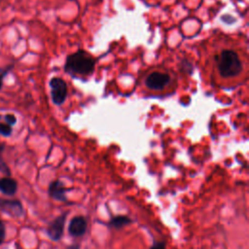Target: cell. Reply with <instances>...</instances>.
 I'll list each match as a JSON object with an SVG mask.
<instances>
[{"mask_svg":"<svg viewBox=\"0 0 249 249\" xmlns=\"http://www.w3.org/2000/svg\"><path fill=\"white\" fill-rule=\"evenodd\" d=\"M0 172L4 173L7 176H11V170H10L9 166L7 165V163L4 161L1 155H0Z\"/></svg>","mask_w":249,"mask_h":249,"instance_id":"cell-12","label":"cell"},{"mask_svg":"<svg viewBox=\"0 0 249 249\" xmlns=\"http://www.w3.org/2000/svg\"><path fill=\"white\" fill-rule=\"evenodd\" d=\"M68 212H64L57 216L55 219H53L47 227V234L48 236L53 240V241H58L64 231V226H65V221L67 217Z\"/></svg>","mask_w":249,"mask_h":249,"instance_id":"cell-4","label":"cell"},{"mask_svg":"<svg viewBox=\"0 0 249 249\" xmlns=\"http://www.w3.org/2000/svg\"><path fill=\"white\" fill-rule=\"evenodd\" d=\"M6 238V226L4 222L0 219V245L3 244Z\"/></svg>","mask_w":249,"mask_h":249,"instance_id":"cell-13","label":"cell"},{"mask_svg":"<svg viewBox=\"0 0 249 249\" xmlns=\"http://www.w3.org/2000/svg\"><path fill=\"white\" fill-rule=\"evenodd\" d=\"M65 249H80V245L79 244H72L67 246Z\"/></svg>","mask_w":249,"mask_h":249,"instance_id":"cell-17","label":"cell"},{"mask_svg":"<svg viewBox=\"0 0 249 249\" xmlns=\"http://www.w3.org/2000/svg\"><path fill=\"white\" fill-rule=\"evenodd\" d=\"M69 191L68 188L65 187V185L60 180H54L49 185L48 193L49 196L57 201L60 202H67L68 199L66 197V192Z\"/></svg>","mask_w":249,"mask_h":249,"instance_id":"cell-7","label":"cell"},{"mask_svg":"<svg viewBox=\"0 0 249 249\" xmlns=\"http://www.w3.org/2000/svg\"><path fill=\"white\" fill-rule=\"evenodd\" d=\"M132 221L130 218H128L125 215H117L113 217L110 222L108 223V226L110 228H115V229H122L124 226L130 224Z\"/></svg>","mask_w":249,"mask_h":249,"instance_id":"cell-10","label":"cell"},{"mask_svg":"<svg viewBox=\"0 0 249 249\" xmlns=\"http://www.w3.org/2000/svg\"><path fill=\"white\" fill-rule=\"evenodd\" d=\"M219 74L224 78L237 76L242 71V62L238 54L232 50H224L216 57Z\"/></svg>","mask_w":249,"mask_h":249,"instance_id":"cell-2","label":"cell"},{"mask_svg":"<svg viewBox=\"0 0 249 249\" xmlns=\"http://www.w3.org/2000/svg\"><path fill=\"white\" fill-rule=\"evenodd\" d=\"M88 229L87 219L84 216H75L71 219L68 226V232L74 237L82 236L86 233Z\"/></svg>","mask_w":249,"mask_h":249,"instance_id":"cell-8","label":"cell"},{"mask_svg":"<svg viewBox=\"0 0 249 249\" xmlns=\"http://www.w3.org/2000/svg\"><path fill=\"white\" fill-rule=\"evenodd\" d=\"M4 149H5V145L3 143H0V155H2Z\"/></svg>","mask_w":249,"mask_h":249,"instance_id":"cell-18","label":"cell"},{"mask_svg":"<svg viewBox=\"0 0 249 249\" xmlns=\"http://www.w3.org/2000/svg\"><path fill=\"white\" fill-rule=\"evenodd\" d=\"M0 210L13 218H20L24 214V208L20 200L0 197Z\"/></svg>","mask_w":249,"mask_h":249,"instance_id":"cell-5","label":"cell"},{"mask_svg":"<svg viewBox=\"0 0 249 249\" xmlns=\"http://www.w3.org/2000/svg\"><path fill=\"white\" fill-rule=\"evenodd\" d=\"M169 82V75L160 72H153L146 78L145 85L150 89H162Z\"/></svg>","mask_w":249,"mask_h":249,"instance_id":"cell-6","label":"cell"},{"mask_svg":"<svg viewBox=\"0 0 249 249\" xmlns=\"http://www.w3.org/2000/svg\"><path fill=\"white\" fill-rule=\"evenodd\" d=\"M51 96L55 105H61L67 96V85L64 80L58 77H53L50 81Z\"/></svg>","mask_w":249,"mask_h":249,"instance_id":"cell-3","label":"cell"},{"mask_svg":"<svg viewBox=\"0 0 249 249\" xmlns=\"http://www.w3.org/2000/svg\"><path fill=\"white\" fill-rule=\"evenodd\" d=\"M13 68V65H9L5 68H0V89L2 88V80L7 75V73Z\"/></svg>","mask_w":249,"mask_h":249,"instance_id":"cell-14","label":"cell"},{"mask_svg":"<svg viewBox=\"0 0 249 249\" xmlns=\"http://www.w3.org/2000/svg\"><path fill=\"white\" fill-rule=\"evenodd\" d=\"M150 249H166L164 241H155Z\"/></svg>","mask_w":249,"mask_h":249,"instance_id":"cell-16","label":"cell"},{"mask_svg":"<svg viewBox=\"0 0 249 249\" xmlns=\"http://www.w3.org/2000/svg\"><path fill=\"white\" fill-rule=\"evenodd\" d=\"M0 134L4 136H10L12 134V127L8 124L0 123Z\"/></svg>","mask_w":249,"mask_h":249,"instance_id":"cell-11","label":"cell"},{"mask_svg":"<svg viewBox=\"0 0 249 249\" xmlns=\"http://www.w3.org/2000/svg\"><path fill=\"white\" fill-rule=\"evenodd\" d=\"M4 119H5L6 123H7L8 124H10V125H13V124H15L17 123V118H16L15 115H13V114H7V115H5V116H4Z\"/></svg>","mask_w":249,"mask_h":249,"instance_id":"cell-15","label":"cell"},{"mask_svg":"<svg viewBox=\"0 0 249 249\" xmlns=\"http://www.w3.org/2000/svg\"><path fill=\"white\" fill-rule=\"evenodd\" d=\"M94 59L85 51L80 50L67 56L64 70L72 76H89L94 70Z\"/></svg>","mask_w":249,"mask_h":249,"instance_id":"cell-1","label":"cell"},{"mask_svg":"<svg viewBox=\"0 0 249 249\" xmlns=\"http://www.w3.org/2000/svg\"><path fill=\"white\" fill-rule=\"evenodd\" d=\"M18 192V182L10 177H2L0 178V193H2L5 196H12Z\"/></svg>","mask_w":249,"mask_h":249,"instance_id":"cell-9","label":"cell"}]
</instances>
